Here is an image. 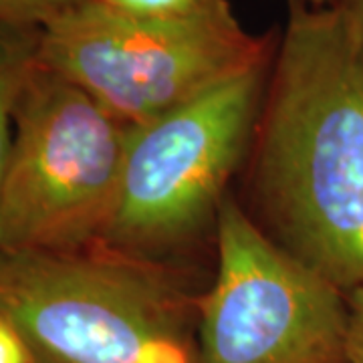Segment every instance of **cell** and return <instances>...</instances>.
I'll return each mask as SVG.
<instances>
[{
  "label": "cell",
  "instance_id": "6da1fadb",
  "mask_svg": "<svg viewBox=\"0 0 363 363\" xmlns=\"http://www.w3.org/2000/svg\"><path fill=\"white\" fill-rule=\"evenodd\" d=\"M252 150L259 224L350 293L363 285V35L339 2H291Z\"/></svg>",
  "mask_w": 363,
  "mask_h": 363
},
{
  "label": "cell",
  "instance_id": "7a4b0ae2",
  "mask_svg": "<svg viewBox=\"0 0 363 363\" xmlns=\"http://www.w3.org/2000/svg\"><path fill=\"white\" fill-rule=\"evenodd\" d=\"M198 303L162 260L0 250V319L35 363H196Z\"/></svg>",
  "mask_w": 363,
  "mask_h": 363
},
{
  "label": "cell",
  "instance_id": "3957f363",
  "mask_svg": "<svg viewBox=\"0 0 363 363\" xmlns=\"http://www.w3.org/2000/svg\"><path fill=\"white\" fill-rule=\"evenodd\" d=\"M274 49L240 25L228 0L180 18H143L81 0L40 26L37 59L125 125H138L269 63Z\"/></svg>",
  "mask_w": 363,
  "mask_h": 363
},
{
  "label": "cell",
  "instance_id": "277c9868",
  "mask_svg": "<svg viewBox=\"0 0 363 363\" xmlns=\"http://www.w3.org/2000/svg\"><path fill=\"white\" fill-rule=\"evenodd\" d=\"M128 125L40 65L13 107L0 200V250L77 252L101 242L117 202Z\"/></svg>",
  "mask_w": 363,
  "mask_h": 363
},
{
  "label": "cell",
  "instance_id": "5b68a950",
  "mask_svg": "<svg viewBox=\"0 0 363 363\" xmlns=\"http://www.w3.org/2000/svg\"><path fill=\"white\" fill-rule=\"evenodd\" d=\"M272 59L138 125H128L117 202L101 247L162 260L218 220L255 138Z\"/></svg>",
  "mask_w": 363,
  "mask_h": 363
},
{
  "label": "cell",
  "instance_id": "8992f818",
  "mask_svg": "<svg viewBox=\"0 0 363 363\" xmlns=\"http://www.w3.org/2000/svg\"><path fill=\"white\" fill-rule=\"evenodd\" d=\"M218 271L200 295L196 363H347L350 303L274 242L233 196L216 220Z\"/></svg>",
  "mask_w": 363,
  "mask_h": 363
},
{
  "label": "cell",
  "instance_id": "52a82bcc",
  "mask_svg": "<svg viewBox=\"0 0 363 363\" xmlns=\"http://www.w3.org/2000/svg\"><path fill=\"white\" fill-rule=\"evenodd\" d=\"M40 26L0 25V200L13 145V107L37 59Z\"/></svg>",
  "mask_w": 363,
  "mask_h": 363
},
{
  "label": "cell",
  "instance_id": "ba28073f",
  "mask_svg": "<svg viewBox=\"0 0 363 363\" xmlns=\"http://www.w3.org/2000/svg\"><path fill=\"white\" fill-rule=\"evenodd\" d=\"M81 0H0V25L45 26Z\"/></svg>",
  "mask_w": 363,
  "mask_h": 363
},
{
  "label": "cell",
  "instance_id": "9c48e42d",
  "mask_svg": "<svg viewBox=\"0 0 363 363\" xmlns=\"http://www.w3.org/2000/svg\"><path fill=\"white\" fill-rule=\"evenodd\" d=\"M105 4L113 6L133 16L143 18H180L190 14L202 13L220 0H104Z\"/></svg>",
  "mask_w": 363,
  "mask_h": 363
},
{
  "label": "cell",
  "instance_id": "30bf717a",
  "mask_svg": "<svg viewBox=\"0 0 363 363\" xmlns=\"http://www.w3.org/2000/svg\"><path fill=\"white\" fill-rule=\"evenodd\" d=\"M350 329H347V363H363V285L347 293Z\"/></svg>",
  "mask_w": 363,
  "mask_h": 363
},
{
  "label": "cell",
  "instance_id": "8fae6325",
  "mask_svg": "<svg viewBox=\"0 0 363 363\" xmlns=\"http://www.w3.org/2000/svg\"><path fill=\"white\" fill-rule=\"evenodd\" d=\"M0 363H35L25 341L2 319H0Z\"/></svg>",
  "mask_w": 363,
  "mask_h": 363
},
{
  "label": "cell",
  "instance_id": "7c38bea8",
  "mask_svg": "<svg viewBox=\"0 0 363 363\" xmlns=\"http://www.w3.org/2000/svg\"><path fill=\"white\" fill-rule=\"evenodd\" d=\"M339 4H343L347 11L351 13V16L355 18V23L359 26V30H362L363 35V0H335Z\"/></svg>",
  "mask_w": 363,
  "mask_h": 363
},
{
  "label": "cell",
  "instance_id": "4fadbf2b",
  "mask_svg": "<svg viewBox=\"0 0 363 363\" xmlns=\"http://www.w3.org/2000/svg\"><path fill=\"white\" fill-rule=\"evenodd\" d=\"M291 2H301V4H309V6H327V4H333L335 0H291Z\"/></svg>",
  "mask_w": 363,
  "mask_h": 363
}]
</instances>
